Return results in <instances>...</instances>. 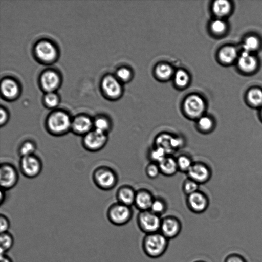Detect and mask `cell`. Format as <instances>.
Segmentation results:
<instances>
[{
	"mask_svg": "<svg viewBox=\"0 0 262 262\" xmlns=\"http://www.w3.org/2000/svg\"><path fill=\"white\" fill-rule=\"evenodd\" d=\"M169 241L160 232L145 234L142 241L143 251L149 258H159L166 251Z\"/></svg>",
	"mask_w": 262,
	"mask_h": 262,
	"instance_id": "obj_1",
	"label": "cell"
},
{
	"mask_svg": "<svg viewBox=\"0 0 262 262\" xmlns=\"http://www.w3.org/2000/svg\"><path fill=\"white\" fill-rule=\"evenodd\" d=\"M72 120L66 112L55 111L50 114L46 119L45 128L51 135L61 137L71 132Z\"/></svg>",
	"mask_w": 262,
	"mask_h": 262,
	"instance_id": "obj_2",
	"label": "cell"
},
{
	"mask_svg": "<svg viewBox=\"0 0 262 262\" xmlns=\"http://www.w3.org/2000/svg\"><path fill=\"white\" fill-rule=\"evenodd\" d=\"M118 176L116 172L110 167H97L92 173L94 184L99 189L107 191L113 189L118 183Z\"/></svg>",
	"mask_w": 262,
	"mask_h": 262,
	"instance_id": "obj_3",
	"label": "cell"
},
{
	"mask_svg": "<svg viewBox=\"0 0 262 262\" xmlns=\"http://www.w3.org/2000/svg\"><path fill=\"white\" fill-rule=\"evenodd\" d=\"M133 211L131 207L118 202L111 205L106 211L108 221L114 225L122 226L127 224L132 219Z\"/></svg>",
	"mask_w": 262,
	"mask_h": 262,
	"instance_id": "obj_4",
	"label": "cell"
},
{
	"mask_svg": "<svg viewBox=\"0 0 262 262\" xmlns=\"http://www.w3.org/2000/svg\"><path fill=\"white\" fill-rule=\"evenodd\" d=\"M162 218L150 210L140 211L137 216L139 229L145 234L159 232Z\"/></svg>",
	"mask_w": 262,
	"mask_h": 262,
	"instance_id": "obj_5",
	"label": "cell"
},
{
	"mask_svg": "<svg viewBox=\"0 0 262 262\" xmlns=\"http://www.w3.org/2000/svg\"><path fill=\"white\" fill-rule=\"evenodd\" d=\"M108 139V135L93 129L82 137L81 143L85 150L95 152L102 149L106 145Z\"/></svg>",
	"mask_w": 262,
	"mask_h": 262,
	"instance_id": "obj_6",
	"label": "cell"
},
{
	"mask_svg": "<svg viewBox=\"0 0 262 262\" xmlns=\"http://www.w3.org/2000/svg\"><path fill=\"white\" fill-rule=\"evenodd\" d=\"M19 166L23 175L29 179L38 177L42 169V161L35 154L20 158Z\"/></svg>",
	"mask_w": 262,
	"mask_h": 262,
	"instance_id": "obj_7",
	"label": "cell"
},
{
	"mask_svg": "<svg viewBox=\"0 0 262 262\" xmlns=\"http://www.w3.org/2000/svg\"><path fill=\"white\" fill-rule=\"evenodd\" d=\"M19 180V174L15 167L9 163L0 165V184L1 189L7 190L14 188Z\"/></svg>",
	"mask_w": 262,
	"mask_h": 262,
	"instance_id": "obj_8",
	"label": "cell"
},
{
	"mask_svg": "<svg viewBox=\"0 0 262 262\" xmlns=\"http://www.w3.org/2000/svg\"><path fill=\"white\" fill-rule=\"evenodd\" d=\"M205 110V102L203 99L198 95H190L185 100L183 111L185 115L189 119L196 121L204 115Z\"/></svg>",
	"mask_w": 262,
	"mask_h": 262,
	"instance_id": "obj_9",
	"label": "cell"
},
{
	"mask_svg": "<svg viewBox=\"0 0 262 262\" xmlns=\"http://www.w3.org/2000/svg\"><path fill=\"white\" fill-rule=\"evenodd\" d=\"M182 228L180 220L176 216L169 215L162 218L159 232L170 240L177 237Z\"/></svg>",
	"mask_w": 262,
	"mask_h": 262,
	"instance_id": "obj_10",
	"label": "cell"
},
{
	"mask_svg": "<svg viewBox=\"0 0 262 262\" xmlns=\"http://www.w3.org/2000/svg\"><path fill=\"white\" fill-rule=\"evenodd\" d=\"M186 174L187 178L200 185L205 184L210 180L212 176V171L210 168L206 163L198 161L193 162Z\"/></svg>",
	"mask_w": 262,
	"mask_h": 262,
	"instance_id": "obj_11",
	"label": "cell"
},
{
	"mask_svg": "<svg viewBox=\"0 0 262 262\" xmlns=\"http://www.w3.org/2000/svg\"><path fill=\"white\" fill-rule=\"evenodd\" d=\"M186 202L189 210L196 214L205 212L209 205L207 195L200 190L187 196Z\"/></svg>",
	"mask_w": 262,
	"mask_h": 262,
	"instance_id": "obj_12",
	"label": "cell"
},
{
	"mask_svg": "<svg viewBox=\"0 0 262 262\" xmlns=\"http://www.w3.org/2000/svg\"><path fill=\"white\" fill-rule=\"evenodd\" d=\"M93 129V120L88 116L80 115L72 119L71 132L82 137Z\"/></svg>",
	"mask_w": 262,
	"mask_h": 262,
	"instance_id": "obj_13",
	"label": "cell"
},
{
	"mask_svg": "<svg viewBox=\"0 0 262 262\" xmlns=\"http://www.w3.org/2000/svg\"><path fill=\"white\" fill-rule=\"evenodd\" d=\"M154 145L163 149L168 155H172L177 151L176 135L168 132L159 133L155 138Z\"/></svg>",
	"mask_w": 262,
	"mask_h": 262,
	"instance_id": "obj_14",
	"label": "cell"
},
{
	"mask_svg": "<svg viewBox=\"0 0 262 262\" xmlns=\"http://www.w3.org/2000/svg\"><path fill=\"white\" fill-rule=\"evenodd\" d=\"M154 197L151 192L145 189H141L136 191L135 206L140 211L150 210Z\"/></svg>",
	"mask_w": 262,
	"mask_h": 262,
	"instance_id": "obj_15",
	"label": "cell"
},
{
	"mask_svg": "<svg viewBox=\"0 0 262 262\" xmlns=\"http://www.w3.org/2000/svg\"><path fill=\"white\" fill-rule=\"evenodd\" d=\"M136 191L129 185H122L116 191L117 202L131 207L134 205Z\"/></svg>",
	"mask_w": 262,
	"mask_h": 262,
	"instance_id": "obj_16",
	"label": "cell"
},
{
	"mask_svg": "<svg viewBox=\"0 0 262 262\" xmlns=\"http://www.w3.org/2000/svg\"><path fill=\"white\" fill-rule=\"evenodd\" d=\"M35 51L38 58L46 61L52 60L56 54L54 47L48 41H41L38 43Z\"/></svg>",
	"mask_w": 262,
	"mask_h": 262,
	"instance_id": "obj_17",
	"label": "cell"
},
{
	"mask_svg": "<svg viewBox=\"0 0 262 262\" xmlns=\"http://www.w3.org/2000/svg\"><path fill=\"white\" fill-rule=\"evenodd\" d=\"M158 164L161 174L166 177L173 176L179 171L176 158L172 155H167Z\"/></svg>",
	"mask_w": 262,
	"mask_h": 262,
	"instance_id": "obj_18",
	"label": "cell"
},
{
	"mask_svg": "<svg viewBox=\"0 0 262 262\" xmlns=\"http://www.w3.org/2000/svg\"><path fill=\"white\" fill-rule=\"evenodd\" d=\"M195 128L200 134H209L215 128V122L211 117L203 115L195 121Z\"/></svg>",
	"mask_w": 262,
	"mask_h": 262,
	"instance_id": "obj_19",
	"label": "cell"
},
{
	"mask_svg": "<svg viewBox=\"0 0 262 262\" xmlns=\"http://www.w3.org/2000/svg\"><path fill=\"white\" fill-rule=\"evenodd\" d=\"M102 88L105 93L111 97H118L121 91L120 83L114 77L108 76L104 78Z\"/></svg>",
	"mask_w": 262,
	"mask_h": 262,
	"instance_id": "obj_20",
	"label": "cell"
},
{
	"mask_svg": "<svg viewBox=\"0 0 262 262\" xmlns=\"http://www.w3.org/2000/svg\"><path fill=\"white\" fill-rule=\"evenodd\" d=\"M58 82V76L52 71L46 72L41 76V83L42 86L45 90L48 92L54 90L57 87Z\"/></svg>",
	"mask_w": 262,
	"mask_h": 262,
	"instance_id": "obj_21",
	"label": "cell"
},
{
	"mask_svg": "<svg viewBox=\"0 0 262 262\" xmlns=\"http://www.w3.org/2000/svg\"><path fill=\"white\" fill-rule=\"evenodd\" d=\"M112 128V123L106 117L99 116L93 119V129L98 132L108 135Z\"/></svg>",
	"mask_w": 262,
	"mask_h": 262,
	"instance_id": "obj_22",
	"label": "cell"
},
{
	"mask_svg": "<svg viewBox=\"0 0 262 262\" xmlns=\"http://www.w3.org/2000/svg\"><path fill=\"white\" fill-rule=\"evenodd\" d=\"M238 64L243 70L249 72L255 68L256 61L253 56L249 54V52L244 51L239 58Z\"/></svg>",
	"mask_w": 262,
	"mask_h": 262,
	"instance_id": "obj_23",
	"label": "cell"
},
{
	"mask_svg": "<svg viewBox=\"0 0 262 262\" xmlns=\"http://www.w3.org/2000/svg\"><path fill=\"white\" fill-rule=\"evenodd\" d=\"M37 149L36 143L30 139L23 141L18 148V154L20 158L35 154Z\"/></svg>",
	"mask_w": 262,
	"mask_h": 262,
	"instance_id": "obj_24",
	"label": "cell"
},
{
	"mask_svg": "<svg viewBox=\"0 0 262 262\" xmlns=\"http://www.w3.org/2000/svg\"><path fill=\"white\" fill-rule=\"evenodd\" d=\"M14 243L13 235L9 231L1 233L0 235L1 255L5 254L11 249Z\"/></svg>",
	"mask_w": 262,
	"mask_h": 262,
	"instance_id": "obj_25",
	"label": "cell"
},
{
	"mask_svg": "<svg viewBox=\"0 0 262 262\" xmlns=\"http://www.w3.org/2000/svg\"><path fill=\"white\" fill-rule=\"evenodd\" d=\"M1 91L4 96L11 98L16 95L18 92V86L14 81L6 79L2 82Z\"/></svg>",
	"mask_w": 262,
	"mask_h": 262,
	"instance_id": "obj_26",
	"label": "cell"
},
{
	"mask_svg": "<svg viewBox=\"0 0 262 262\" xmlns=\"http://www.w3.org/2000/svg\"><path fill=\"white\" fill-rule=\"evenodd\" d=\"M176 158L178 170L181 172L186 173L194 162L189 156L184 154L180 155Z\"/></svg>",
	"mask_w": 262,
	"mask_h": 262,
	"instance_id": "obj_27",
	"label": "cell"
},
{
	"mask_svg": "<svg viewBox=\"0 0 262 262\" xmlns=\"http://www.w3.org/2000/svg\"><path fill=\"white\" fill-rule=\"evenodd\" d=\"M167 209L166 202L161 198H155L150 207V210L153 213L161 216Z\"/></svg>",
	"mask_w": 262,
	"mask_h": 262,
	"instance_id": "obj_28",
	"label": "cell"
},
{
	"mask_svg": "<svg viewBox=\"0 0 262 262\" xmlns=\"http://www.w3.org/2000/svg\"><path fill=\"white\" fill-rule=\"evenodd\" d=\"M230 10V5L226 0H217L214 2L213 10L214 13L219 16H223L227 14Z\"/></svg>",
	"mask_w": 262,
	"mask_h": 262,
	"instance_id": "obj_29",
	"label": "cell"
},
{
	"mask_svg": "<svg viewBox=\"0 0 262 262\" xmlns=\"http://www.w3.org/2000/svg\"><path fill=\"white\" fill-rule=\"evenodd\" d=\"M237 55L236 49L233 47H226L221 50L219 57L224 62L230 63L235 59Z\"/></svg>",
	"mask_w": 262,
	"mask_h": 262,
	"instance_id": "obj_30",
	"label": "cell"
},
{
	"mask_svg": "<svg viewBox=\"0 0 262 262\" xmlns=\"http://www.w3.org/2000/svg\"><path fill=\"white\" fill-rule=\"evenodd\" d=\"M167 155L163 149L155 145L150 148L148 152V157L151 162L157 164L160 163Z\"/></svg>",
	"mask_w": 262,
	"mask_h": 262,
	"instance_id": "obj_31",
	"label": "cell"
},
{
	"mask_svg": "<svg viewBox=\"0 0 262 262\" xmlns=\"http://www.w3.org/2000/svg\"><path fill=\"white\" fill-rule=\"evenodd\" d=\"M200 184L194 181L187 178L183 182L182 190L188 196L199 190Z\"/></svg>",
	"mask_w": 262,
	"mask_h": 262,
	"instance_id": "obj_32",
	"label": "cell"
},
{
	"mask_svg": "<svg viewBox=\"0 0 262 262\" xmlns=\"http://www.w3.org/2000/svg\"><path fill=\"white\" fill-rule=\"evenodd\" d=\"M250 102L255 106L262 105V91L257 89L250 90L248 94Z\"/></svg>",
	"mask_w": 262,
	"mask_h": 262,
	"instance_id": "obj_33",
	"label": "cell"
},
{
	"mask_svg": "<svg viewBox=\"0 0 262 262\" xmlns=\"http://www.w3.org/2000/svg\"><path fill=\"white\" fill-rule=\"evenodd\" d=\"M157 75L161 79H167L171 75L172 69L167 64H160L156 69Z\"/></svg>",
	"mask_w": 262,
	"mask_h": 262,
	"instance_id": "obj_34",
	"label": "cell"
},
{
	"mask_svg": "<svg viewBox=\"0 0 262 262\" xmlns=\"http://www.w3.org/2000/svg\"><path fill=\"white\" fill-rule=\"evenodd\" d=\"M145 173L151 179L157 178L161 173L158 164L154 162L147 164L145 168Z\"/></svg>",
	"mask_w": 262,
	"mask_h": 262,
	"instance_id": "obj_35",
	"label": "cell"
},
{
	"mask_svg": "<svg viewBox=\"0 0 262 262\" xmlns=\"http://www.w3.org/2000/svg\"><path fill=\"white\" fill-rule=\"evenodd\" d=\"M174 81L177 85L185 86L188 83L189 76L185 71L180 70L175 74Z\"/></svg>",
	"mask_w": 262,
	"mask_h": 262,
	"instance_id": "obj_36",
	"label": "cell"
},
{
	"mask_svg": "<svg viewBox=\"0 0 262 262\" xmlns=\"http://www.w3.org/2000/svg\"><path fill=\"white\" fill-rule=\"evenodd\" d=\"M258 46V41L257 39L254 36L249 37L245 40L243 48L245 51L249 52L255 50Z\"/></svg>",
	"mask_w": 262,
	"mask_h": 262,
	"instance_id": "obj_37",
	"label": "cell"
},
{
	"mask_svg": "<svg viewBox=\"0 0 262 262\" xmlns=\"http://www.w3.org/2000/svg\"><path fill=\"white\" fill-rule=\"evenodd\" d=\"M45 101L46 105L51 108L56 106L58 103L57 96L52 93H49L46 95Z\"/></svg>",
	"mask_w": 262,
	"mask_h": 262,
	"instance_id": "obj_38",
	"label": "cell"
},
{
	"mask_svg": "<svg viewBox=\"0 0 262 262\" xmlns=\"http://www.w3.org/2000/svg\"><path fill=\"white\" fill-rule=\"evenodd\" d=\"M10 227V221L9 218L3 214L0 215V231L1 233L8 232Z\"/></svg>",
	"mask_w": 262,
	"mask_h": 262,
	"instance_id": "obj_39",
	"label": "cell"
},
{
	"mask_svg": "<svg viewBox=\"0 0 262 262\" xmlns=\"http://www.w3.org/2000/svg\"><path fill=\"white\" fill-rule=\"evenodd\" d=\"M211 28L213 32L220 33L225 30L226 25L224 21L217 19L212 23Z\"/></svg>",
	"mask_w": 262,
	"mask_h": 262,
	"instance_id": "obj_40",
	"label": "cell"
},
{
	"mask_svg": "<svg viewBox=\"0 0 262 262\" xmlns=\"http://www.w3.org/2000/svg\"><path fill=\"white\" fill-rule=\"evenodd\" d=\"M224 262H247V261L241 254L232 253L226 257Z\"/></svg>",
	"mask_w": 262,
	"mask_h": 262,
	"instance_id": "obj_41",
	"label": "cell"
},
{
	"mask_svg": "<svg viewBox=\"0 0 262 262\" xmlns=\"http://www.w3.org/2000/svg\"><path fill=\"white\" fill-rule=\"evenodd\" d=\"M117 75L120 79L123 81L127 80L131 76L130 71L126 68L120 69L117 73Z\"/></svg>",
	"mask_w": 262,
	"mask_h": 262,
	"instance_id": "obj_42",
	"label": "cell"
},
{
	"mask_svg": "<svg viewBox=\"0 0 262 262\" xmlns=\"http://www.w3.org/2000/svg\"><path fill=\"white\" fill-rule=\"evenodd\" d=\"M0 126L3 127L7 123L9 120V115L5 110L3 108L0 110Z\"/></svg>",
	"mask_w": 262,
	"mask_h": 262,
	"instance_id": "obj_43",
	"label": "cell"
},
{
	"mask_svg": "<svg viewBox=\"0 0 262 262\" xmlns=\"http://www.w3.org/2000/svg\"><path fill=\"white\" fill-rule=\"evenodd\" d=\"M1 262H13L12 259L6 254L1 255Z\"/></svg>",
	"mask_w": 262,
	"mask_h": 262,
	"instance_id": "obj_44",
	"label": "cell"
},
{
	"mask_svg": "<svg viewBox=\"0 0 262 262\" xmlns=\"http://www.w3.org/2000/svg\"><path fill=\"white\" fill-rule=\"evenodd\" d=\"M5 190L1 189L0 204L2 205L5 202L6 199V193Z\"/></svg>",
	"mask_w": 262,
	"mask_h": 262,
	"instance_id": "obj_45",
	"label": "cell"
},
{
	"mask_svg": "<svg viewBox=\"0 0 262 262\" xmlns=\"http://www.w3.org/2000/svg\"><path fill=\"white\" fill-rule=\"evenodd\" d=\"M193 262H206V261H205L204 260H195V261H194Z\"/></svg>",
	"mask_w": 262,
	"mask_h": 262,
	"instance_id": "obj_46",
	"label": "cell"
},
{
	"mask_svg": "<svg viewBox=\"0 0 262 262\" xmlns=\"http://www.w3.org/2000/svg\"><path fill=\"white\" fill-rule=\"evenodd\" d=\"M260 116H261V119L262 120V107H261V111H260Z\"/></svg>",
	"mask_w": 262,
	"mask_h": 262,
	"instance_id": "obj_47",
	"label": "cell"
}]
</instances>
